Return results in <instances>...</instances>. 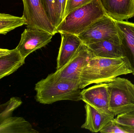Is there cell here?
I'll return each mask as SVG.
<instances>
[{
  "label": "cell",
  "mask_w": 134,
  "mask_h": 133,
  "mask_svg": "<svg viewBox=\"0 0 134 133\" xmlns=\"http://www.w3.org/2000/svg\"><path fill=\"white\" fill-rule=\"evenodd\" d=\"M57 0H41L49 19L55 29L58 26Z\"/></svg>",
  "instance_id": "d6986e66"
},
{
  "label": "cell",
  "mask_w": 134,
  "mask_h": 133,
  "mask_svg": "<svg viewBox=\"0 0 134 133\" xmlns=\"http://www.w3.org/2000/svg\"><path fill=\"white\" fill-rule=\"evenodd\" d=\"M93 56L88 47L82 43L76 52L63 66L57 69L54 73L49 75L55 79L79 80L81 71Z\"/></svg>",
  "instance_id": "8992f818"
},
{
  "label": "cell",
  "mask_w": 134,
  "mask_h": 133,
  "mask_svg": "<svg viewBox=\"0 0 134 133\" xmlns=\"http://www.w3.org/2000/svg\"><path fill=\"white\" fill-rule=\"evenodd\" d=\"M106 15L99 0H93L69 13L56 29V33L79 35L97 20Z\"/></svg>",
  "instance_id": "3957f363"
},
{
  "label": "cell",
  "mask_w": 134,
  "mask_h": 133,
  "mask_svg": "<svg viewBox=\"0 0 134 133\" xmlns=\"http://www.w3.org/2000/svg\"><path fill=\"white\" fill-rule=\"evenodd\" d=\"M100 132L102 133H134V128L118 123L113 118Z\"/></svg>",
  "instance_id": "ffe728a7"
},
{
  "label": "cell",
  "mask_w": 134,
  "mask_h": 133,
  "mask_svg": "<svg viewBox=\"0 0 134 133\" xmlns=\"http://www.w3.org/2000/svg\"><path fill=\"white\" fill-rule=\"evenodd\" d=\"M25 63L16 48L8 54L0 56V80L12 74Z\"/></svg>",
  "instance_id": "2e32d148"
},
{
  "label": "cell",
  "mask_w": 134,
  "mask_h": 133,
  "mask_svg": "<svg viewBox=\"0 0 134 133\" xmlns=\"http://www.w3.org/2000/svg\"><path fill=\"white\" fill-rule=\"evenodd\" d=\"M85 108L86 119L81 128L92 132H100L109 121L114 118L115 116L111 112L97 109L87 104L85 105Z\"/></svg>",
  "instance_id": "7c38bea8"
},
{
  "label": "cell",
  "mask_w": 134,
  "mask_h": 133,
  "mask_svg": "<svg viewBox=\"0 0 134 133\" xmlns=\"http://www.w3.org/2000/svg\"><path fill=\"white\" fill-rule=\"evenodd\" d=\"M132 73L126 57L109 58L93 56L81 71L80 87L82 90L91 84L107 83L119 76Z\"/></svg>",
  "instance_id": "6da1fadb"
},
{
  "label": "cell",
  "mask_w": 134,
  "mask_h": 133,
  "mask_svg": "<svg viewBox=\"0 0 134 133\" xmlns=\"http://www.w3.org/2000/svg\"><path fill=\"white\" fill-rule=\"evenodd\" d=\"M35 100L43 104H51L63 100H81L79 80L55 79L49 75L35 84Z\"/></svg>",
  "instance_id": "7a4b0ae2"
},
{
  "label": "cell",
  "mask_w": 134,
  "mask_h": 133,
  "mask_svg": "<svg viewBox=\"0 0 134 133\" xmlns=\"http://www.w3.org/2000/svg\"><path fill=\"white\" fill-rule=\"evenodd\" d=\"M121 35L115 20L105 15L94 21L78 36L86 45Z\"/></svg>",
  "instance_id": "5b68a950"
},
{
  "label": "cell",
  "mask_w": 134,
  "mask_h": 133,
  "mask_svg": "<svg viewBox=\"0 0 134 133\" xmlns=\"http://www.w3.org/2000/svg\"><path fill=\"white\" fill-rule=\"evenodd\" d=\"M81 100L97 109L111 112L109 108L108 83L98 84L81 91Z\"/></svg>",
  "instance_id": "9c48e42d"
},
{
  "label": "cell",
  "mask_w": 134,
  "mask_h": 133,
  "mask_svg": "<svg viewBox=\"0 0 134 133\" xmlns=\"http://www.w3.org/2000/svg\"><path fill=\"white\" fill-rule=\"evenodd\" d=\"M115 21L122 36L124 55L128 59L134 75V23L124 20Z\"/></svg>",
  "instance_id": "5bb4252c"
},
{
  "label": "cell",
  "mask_w": 134,
  "mask_h": 133,
  "mask_svg": "<svg viewBox=\"0 0 134 133\" xmlns=\"http://www.w3.org/2000/svg\"><path fill=\"white\" fill-rule=\"evenodd\" d=\"M23 17L26 21L27 28L44 30L54 36L56 29L49 19L41 0H23Z\"/></svg>",
  "instance_id": "52a82bcc"
},
{
  "label": "cell",
  "mask_w": 134,
  "mask_h": 133,
  "mask_svg": "<svg viewBox=\"0 0 134 133\" xmlns=\"http://www.w3.org/2000/svg\"><path fill=\"white\" fill-rule=\"evenodd\" d=\"M53 36L39 28H27L21 34L20 41L16 49L25 60L30 54L50 43Z\"/></svg>",
  "instance_id": "ba28073f"
},
{
  "label": "cell",
  "mask_w": 134,
  "mask_h": 133,
  "mask_svg": "<svg viewBox=\"0 0 134 133\" xmlns=\"http://www.w3.org/2000/svg\"><path fill=\"white\" fill-rule=\"evenodd\" d=\"M23 117L9 116L0 123V133H38Z\"/></svg>",
  "instance_id": "9a60e30c"
},
{
  "label": "cell",
  "mask_w": 134,
  "mask_h": 133,
  "mask_svg": "<svg viewBox=\"0 0 134 133\" xmlns=\"http://www.w3.org/2000/svg\"><path fill=\"white\" fill-rule=\"evenodd\" d=\"M11 50L7 49H2L0 48V56H3L5 55L9 54L11 52Z\"/></svg>",
  "instance_id": "cb8c5ba5"
},
{
  "label": "cell",
  "mask_w": 134,
  "mask_h": 133,
  "mask_svg": "<svg viewBox=\"0 0 134 133\" xmlns=\"http://www.w3.org/2000/svg\"><path fill=\"white\" fill-rule=\"evenodd\" d=\"M67 0H57V8L58 26L65 17V11Z\"/></svg>",
  "instance_id": "603a6c76"
},
{
  "label": "cell",
  "mask_w": 134,
  "mask_h": 133,
  "mask_svg": "<svg viewBox=\"0 0 134 133\" xmlns=\"http://www.w3.org/2000/svg\"><path fill=\"white\" fill-rule=\"evenodd\" d=\"M26 24V21L23 16L0 13V34L5 35L11 30Z\"/></svg>",
  "instance_id": "e0dca14e"
},
{
  "label": "cell",
  "mask_w": 134,
  "mask_h": 133,
  "mask_svg": "<svg viewBox=\"0 0 134 133\" xmlns=\"http://www.w3.org/2000/svg\"><path fill=\"white\" fill-rule=\"evenodd\" d=\"M93 0H67L65 16L73 10L90 3Z\"/></svg>",
  "instance_id": "7402d4cb"
},
{
  "label": "cell",
  "mask_w": 134,
  "mask_h": 133,
  "mask_svg": "<svg viewBox=\"0 0 134 133\" xmlns=\"http://www.w3.org/2000/svg\"><path fill=\"white\" fill-rule=\"evenodd\" d=\"M122 43L121 34L120 36L86 45L94 57L119 58L124 57Z\"/></svg>",
  "instance_id": "30bf717a"
},
{
  "label": "cell",
  "mask_w": 134,
  "mask_h": 133,
  "mask_svg": "<svg viewBox=\"0 0 134 133\" xmlns=\"http://www.w3.org/2000/svg\"><path fill=\"white\" fill-rule=\"evenodd\" d=\"M22 104L20 98L16 97L11 98L5 103L0 104V123L5 119L11 116L13 112Z\"/></svg>",
  "instance_id": "ac0fdd59"
},
{
  "label": "cell",
  "mask_w": 134,
  "mask_h": 133,
  "mask_svg": "<svg viewBox=\"0 0 134 133\" xmlns=\"http://www.w3.org/2000/svg\"><path fill=\"white\" fill-rule=\"evenodd\" d=\"M115 119L118 123L134 128V111L119 115Z\"/></svg>",
  "instance_id": "44dd1931"
},
{
  "label": "cell",
  "mask_w": 134,
  "mask_h": 133,
  "mask_svg": "<svg viewBox=\"0 0 134 133\" xmlns=\"http://www.w3.org/2000/svg\"><path fill=\"white\" fill-rule=\"evenodd\" d=\"M106 15L116 21L134 17V0H99Z\"/></svg>",
  "instance_id": "8fae6325"
},
{
  "label": "cell",
  "mask_w": 134,
  "mask_h": 133,
  "mask_svg": "<svg viewBox=\"0 0 134 133\" xmlns=\"http://www.w3.org/2000/svg\"><path fill=\"white\" fill-rule=\"evenodd\" d=\"M60 34L61 42L57 61V70L66 63L82 43L77 35L67 33Z\"/></svg>",
  "instance_id": "4fadbf2b"
},
{
  "label": "cell",
  "mask_w": 134,
  "mask_h": 133,
  "mask_svg": "<svg viewBox=\"0 0 134 133\" xmlns=\"http://www.w3.org/2000/svg\"><path fill=\"white\" fill-rule=\"evenodd\" d=\"M109 108L115 116L134 111V84L125 78L116 77L108 83Z\"/></svg>",
  "instance_id": "277c9868"
}]
</instances>
